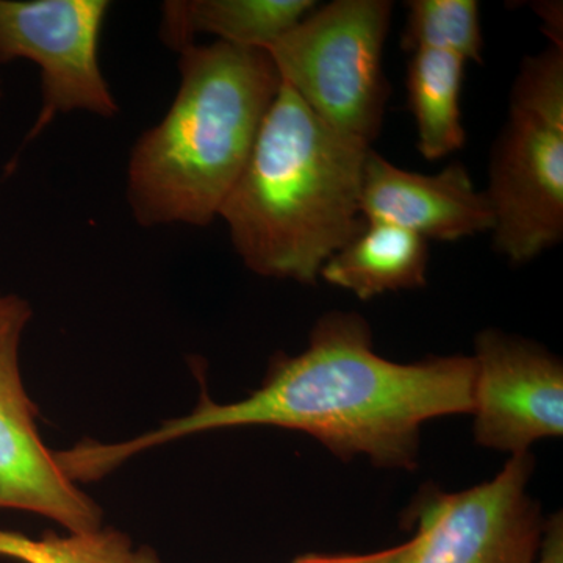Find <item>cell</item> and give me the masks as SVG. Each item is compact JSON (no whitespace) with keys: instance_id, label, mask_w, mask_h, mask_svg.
Here are the masks:
<instances>
[{"instance_id":"obj_9","label":"cell","mask_w":563,"mask_h":563,"mask_svg":"<svg viewBox=\"0 0 563 563\" xmlns=\"http://www.w3.org/2000/svg\"><path fill=\"white\" fill-rule=\"evenodd\" d=\"M474 439L488 450L529 453L563 433V366L543 347L499 331L476 339Z\"/></svg>"},{"instance_id":"obj_13","label":"cell","mask_w":563,"mask_h":563,"mask_svg":"<svg viewBox=\"0 0 563 563\" xmlns=\"http://www.w3.org/2000/svg\"><path fill=\"white\" fill-rule=\"evenodd\" d=\"M465 62L446 52H413L407 69V96L426 161H440L465 143L461 96Z\"/></svg>"},{"instance_id":"obj_8","label":"cell","mask_w":563,"mask_h":563,"mask_svg":"<svg viewBox=\"0 0 563 563\" xmlns=\"http://www.w3.org/2000/svg\"><path fill=\"white\" fill-rule=\"evenodd\" d=\"M532 470L531 454L512 455L488 483L426 499L410 563H532L544 523L528 492Z\"/></svg>"},{"instance_id":"obj_10","label":"cell","mask_w":563,"mask_h":563,"mask_svg":"<svg viewBox=\"0 0 563 563\" xmlns=\"http://www.w3.org/2000/svg\"><path fill=\"white\" fill-rule=\"evenodd\" d=\"M361 211L365 221L398 225L426 242H455L495 228L487 196L476 190L461 163L424 176L391 165L373 150L363 168Z\"/></svg>"},{"instance_id":"obj_3","label":"cell","mask_w":563,"mask_h":563,"mask_svg":"<svg viewBox=\"0 0 563 563\" xmlns=\"http://www.w3.org/2000/svg\"><path fill=\"white\" fill-rule=\"evenodd\" d=\"M179 55L172 106L129 157L125 196L141 228L217 220L282 84L266 51L214 41Z\"/></svg>"},{"instance_id":"obj_11","label":"cell","mask_w":563,"mask_h":563,"mask_svg":"<svg viewBox=\"0 0 563 563\" xmlns=\"http://www.w3.org/2000/svg\"><path fill=\"white\" fill-rule=\"evenodd\" d=\"M317 7L313 0H169L162 5L161 36L177 54L202 33L268 51Z\"/></svg>"},{"instance_id":"obj_2","label":"cell","mask_w":563,"mask_h":563,"mask_svg":"<svg viewBox=\"0 0 563 563\" xmlns=\"http://www.w3.org/2000/svg\"><path fill=\"white\" fill-rule=\"evenodd\" d=\"M372 150L347 139L280 84L218 218L252 273L314 284L366 221L363 168Z\"/></svg>"},{"instance_id":"obj_18","label":"cell","mask_w":563,"mask_h":563,"mask_svg":"<svg viewBox=\"0 0 563 563\" xmlns=\"http://www.w3.org/2000/svg\"><path fill=\"white\" fill-rule=\"evenodd\" d=\"M0 99H2V81H0Z\"/></svg>"},{"instance_id":"obj_5","label":"cell","mask_w":563,"mask_h":563,"mask_svg":"<svg viewBox=\"0 0 563 563\" xmlns=\"http://www.w3.org/2000/svg\"><path fill=\"white\" fill-rule=\"evenodd\" d=\"M388 0H335L317 7L269 47L282 84L333 131L369 146L383 128V52Z\"/></svg>"},{"instance_id":"obj_17","label":"cell","mask_w":563,"mask_h":563,"mask_svg":"<svg viewBox=\"0 0 563 563\" xmlns=\"http://www.w3.org/2000/svg\"><path fill=\"white\" fill-rule=\"evenodd\" d=\"M532 563H563L562 514H554L543 523L539 550Z\"/></svg>"},{"instance_id":"obj_7","label":"cell","mask_w":563,"mask_h":563,"mask_svg":"<svg viewBox=\"0 0 563 563\" xmlns=\"http://www.w3.org/2000/svg\"><path fill=\"white\" fill-rule=\"evenodd\" d=\"M31 303L0 291V510L49 518L66 532L101 528L102 509L58 465L41 439L38 409L22 380L20 352Z\"/></svg>"},{"instance_id":"obj_6","label":"cell","mask_w":563,"mask_h":563,"mask_svg":"<svg viewBox=\"0 0 563 563\" xmlns=\"http://www.w3.org/2000/svg\"><path fill=\"white\" fill-rule=\"evenodd\" d=\"M109 11L107 0H0V63L29 60L40 69L41 109L29 141L62 113H120L99 63Z\"/></svg>"},{"instance_id":"obj_15","label":"cell","mask_w":563,"mask_h":563,"mask_svg":"<svg viewBox=\"0 0 563 563\" xmlns=\"http://www.w3.org/2000/svg\"><path fill=\"white\" fill-rule=\"evenodd\" d=\"M404 51H439L463 62H483L479 3L474 0H410Z\"/></svg>"},{"instance_id":"obj_4","label":"cell","mask_w":563,"mask_h":563,"mask_svg":"<svg viewBox=\"0 0 563 563\" xmlns=\"http://www.w3.org/2000/svg\"><path fill=\"white\" fill-rule=\"evenodd\" d=\"M496 251L532 261L563 235V47L525 58L485 191Z\"/></svg>"},{"instance_id":"obj_1","label":"cell","mask_w":563,"mask_h":563,"mask_svg":"<svg viewBox=\"0 0 563 563\" xmlns=\"http://www.w3.org/2000/svg\"><path fill=\"white\" fill-rule=\"evenodd\" d=\"M474 358L388 361L373 347L361 314H324L298 355L274 357L257 390L231 404L201 401L185 417L120 443L70 448V472L92 483L129 459L185 437L246 426H274L313 437L335 457L368 459L385 470H413L424 422L472 413Z\"/></svg>"},{"instance_id":"obj_12","label":"cell","mask_w":563,"mask_h":563,"mask_svg":"<svg viewBox=\"0 0 563 563\" xmlns=\"http://www.w3.org/2000/svg\"><path fill=\"white\" fill-rule=\"evenodd\" d=\"M428 261V242L417 233L366 221L362 232L324 263L320 277L369 301L388 291L422 287Z\"/></svg>"},{"instance_id":"obj_16","label":"cell","mask_w":563,"mask_h":563,"mask_svg":"<svg viewBox=\"0 0 563 563\" xmlns=\"http://www.w3.org/2000/svg\"><path fill=\"white\" fill-rule=\"evenodd\" d=\"M420 544V536H415L409 542L388 550L377 551L372 554L354 555H322L306 554L295 559L292 563H410Z\"/></svg>"},{"instance_id":"obj_14","label":"cell","mask_w":563,"mask_h":563,"mask_svg":"<svg viewBox=\"0 0 563 563\" xmlns=\"http://www.w3.org/2000/svg\"><path fill=\"white\" fill-rule=\"evenodd\" d=\"M0 558L22 563H161L150 547H136L128 533L113 528L46 533L31 539L21 532L0 529Z\"/></svg>"}]
</instances>
